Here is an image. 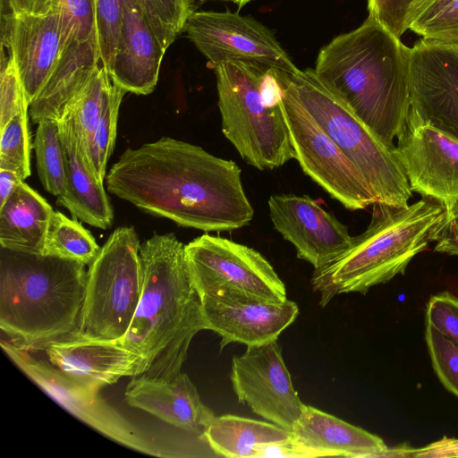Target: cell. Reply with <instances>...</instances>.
<instances>
[{
	"label": "cell",
	"instance_id": "obj_1",
	"mask_svg": "<svg viewBox=\"0 0 458 458\" xmlns=\"http://www.w3.org/2000/svg\"><path fill=\"white\" fill-rule=\"evenodd\" d=\"M234 161L162 137L127 148L106 175L108 192L146 213L205 232L247 225L254 209Z\"/></svg>",
	"mask_w": 458,
	"mask_h": 458
},
{
	"label": "cell",
	"instance_id": "obj_2",
	"mask_svg": "<svg viewBox=\"0 0 458 458\" xmlns=\"http://www.w3.org/2000/svg\"><path fill=\"white\" fill-rule=\"evenodd\" d=\"M410 50L369 15L319 52L314 72L388 147L411 111Z\"/></svg>",
	"mask_w": 458,
	"mask_h": 458
},
{
	"label": "cell",
	"instance_id": "obj_3",
	"mask_svg": "<svg viewBox=\"0 0 458 458\" xmlns=\"http://www.w3.org/2000/svg\"><path fill=\"white\" fill-rule=\"evenodd\" d=\"M141 296L119 341L146 358L151 379L171 381L182 371L194 335L205 330L199 297L191 282L184 245L172 233H154L140 246Z\"/></svg>",
	"mask_w": 458,
	"mask_h": 458
},
{
	"label": "cell",
	"instance_id": "obj_4",
	"mask_svg": "<svg viewBox=\"0 0 458 458\" xmlns=\"http://www.w3.org/2000/svg\"><path fill=\"white\" fill-rule=\"evenodd\" d=\"M86 265L0 247V329L25 351L80 335Z\"/></svg>",
	"mask_w": 458,
	"mask_h": 458
},
{
	"label": "cell",
	"instance_id": "obj_5",
	"mask_svg": "<svg viewBox=\"0 0 458 458\" xmlns=\"http://www.w3.org/2000/svg\"><path fill=\"white\" fill-rule=\"evenodd\" d=\"M446 207L423 198L406 206L372 205L370 223L352 237L336 259L314 269L312 289L325 307L337 294L366 293L403 274L411 260L427 249L442 227Z\"/></svg>",
	"mask_w": 458,
	"mask_h": 458
},
{
	"label": "cell",
	"instance_id": "obj_6",
	"mask_svg": "<svg viewBox=\"0 0 458 458\" xmlns=\"http://www.w3.org/2000/svg\"><path fill=\"white\" fill-rule=\"evenodd\" d=\"M221 127L242 158L259 170L295 159L278 72L239 61L214 67Z\"/></svg>",
	"mask_w": 458,
	"mask_h": 458
},
{
	"label": "cell",
	"instance_id": "obj_7",
	"mask_svg": "<svg viewBox=\"0 0 458 458\" xmlns=\"http://www.w3.org/2000/svg\"><path fill=\"white\" fill-rule=\"evenodd\" d=\"M288 88L361 174L375 203L406 206L412 195L394 148L388 147L317 77L284 74Z\"/></svg>",
	"mask_w": 458,
	"mask_h": 458
},
{
	"label": "cell",
	"instance_id": "obj_8",
	"mask_svg": "<svg viewBox=\"0 0 458 458\" xmlns=\"http://www.w3.org/2000/svg\"><path fill=\"white\" fill-rule=\"evenodd\" d=\"M140 242L133 226L116 228L89 266L80 336L119 340L139 304L143 273Z\"/></svg>",
	"mask_w": 458,
	"mask_h": 458
},
{
	"label": "cell",
	"instance_id": "obj_9",
	"mask_svg": "<svg viewBox=\"0 0 458 458\" xmlns=\"http://www.w3.org/2000/svg\"><path fill=\"white\" fill-rule=\"evenodd\" d=\"M193 286L199 297L281 302L284 282L256 250L232 240L204 233L184 245Z\"/></svg>",
	"mask_w": 458,
	"mask_h": 458
},
{
	"label": "cell",
	"instance_id": "obj_10",
	"mask_svg": "<svg viewBox=\"0 0 458 458\" xmlns=\"http://www.w3.org/2000/svg\"><path fill=\"white\" fill-rule=\"evenodd\" d=\"M279 72L282 106L302 171L332 198L350 210L364 209L375 203L361 174L301 105Z\"/></svg>",
	"mask_w": 458,
	"mask_h": 458
},
{
	"label": "cell",
	"instance_id": "obj_11",
	"mask_svg": "<svg viewBox=\"0 0 458 458\" xmlns=\"http://www.w3.org/2000/svg\"><path fill=\"white\" fill-rule=\"evenodd\" d=\"M1 346L11 360L47 395L76 418L106 437L132 450L157 457H177L138 429L114 407L77 384L50 362L32 357L2 338Z\"/></svg>",
	"mask_w": 458,
	"mask_h": 458
},
{
	"label": "cell",
	"instance_id": "obj_12",
	"mask_svg": "<svg viewBox=\"0 0 458 458\" xmlns=\"http://www.w3.org/2000/svg\"><path fill=\"white\" fill-rule=\"evenodd\" d=\"M183 31L213 68L239 61L290 74L299 72L267 28L238 13L192 12Z\"/></svg>",
	"mask_w": 458,
	"mask_h": 458
},
{
	"label": "cell",
	"instance_id": "obj_13",
	"mask_svg": "<svg viewBox=\"0 0 458 458\" xmlns=\"http://www.w3.org/2000/svg\"><path fill=\"white\" fill-rule=\"evenodd\" d=\"M230 379L239 403L288 431L301 415L304 403L294 389L277 340L247 346L232 360Z\"/></svg>",
	"mask_w": 458,
	"mask_h": 458
},
{
	"label": "cell",
	"instance_id": "obj_14",
	"mask_svg": "<svg viewBox=\"0 0 458 458\" xmlns=\"http://www.w3.org/2000/svg\"><path fill=\"white\" fill-rule=\"evenodd\" d=\"M394 154L412 191L447 207L458 199V139L410 113Z\"/></svg>",
	"mask_w": 458,
	"mask_h": 458
},
{
	"label": "cell",
	"instance_id": "obj_15",
	"mask_svg": "<svg viewBox=\"0 0 458 458\" xmlns=\"http://www.w3.org/2000/svg\"><path fill=\"white\" fill-rule=\"evenodd\" d=\"M411 111L458 139V47L421 38L410 50Z\"/></svg>",
	"mask_w": 458,
	"mask_h": 458
},
{
	"label": "cell",
	"instance_id": "obj_16",
	"mask_svg": "<svg viewBox=\"0 0 458 458\" xmlns=\"http://www.w3.org/2000/svg\"><path fill=\"white\" fill-rule=\"evenodd\" d=\"M72 33L58 11L2 14V47L12 54L29 105L55 70Z\"/></svg>",
	"mask_w": 458,
	"mask_h": 458
},
{
	"label": "cell",
	"instance_id": "obj_17",
	"mask_svg": "<svg viewBox=\"0 0 458 458\" xmlns=\"http://www.w3.org/2000/svg\"><path fill=\"white\" fill-rule=\"evenodd\" d=\"M268 210L274 228L314 269L333 261L352 241L348 227L308 195H271Z\"/></svg>",
	"mask_w": 458,
	"mask_h": 458
},
{
	"label": "cell",
	"instance_id": "obj_18",
	"mask_svg": "<svg viewBox=\"0 0 458 458\" xmlns=\"http://www.w3.org/2000/svg\"><path fill=\"white\" fill-rule=\"evenodd\" d=\"M49 362L72 380L99 393L123 377L146 372L150 363L119 340L77 337L55 342L45 350Z\"/></svg>",
	"mask_w": 458,
	"mask_h": 458
},
{
	"label": "cell",
	"instance_id": "obj_19",
	"mask_svg": "<svg viewBox=\"0 0 458 458\" xmlns=\"http://www.w3.org/2000/svg\"><path fill=\"white\" fill-rule=\"evenodd\" d=\"M199 300L205 327L221 336V349L230 343L253 346L276 341L299 314L297 304L287 299L272 302L205 296Z\"/></svg>",
	"mask_w": 458,
	"mask_h": 458
},
{
	"label": "cell",
	"instance_id": "obj_20",
	"mask_svg": "<svg viewBox=\"0 0 458 458\" xmlns=\"http://www.w3.org/2000/svg\"><path fill=\"white\" fill-rule=\"evenodd\" d=\"M165 52L138 0H123L120 47L108 72L114 83L126 92L150 94Z\"/></svg>",
	"mask_w": 458,
	"mask_h": 458
},
{
	"label": "cell",
	"instance_id": "obj_21",
	"mask_svg": "<svg viewBox=\"0 0 458 458\" xmlns=\"http://www.w3.org/2000/svg\"><path fill=\"white\" fill-rule=\"evenodd\" d=\"M127 403L191 434L203 437L214 412L200 400L194 384L181 372L171 381H159L140 374L132 377L125 393Z\"/></svg>",
	"mask_w": 458,
	"mask_h": 458
},
{
	"label": "cell",
	"instance_id": "obj_22",
	"mask_svg": "<svg viewBox=\"0 0 458 458\" xmlns=\"http://www.w3.org/2000/svg\"><path fill=\"white\" fill-rule=\"evenodd\" d=\"M291 436L314 457H387L390 450L378 436L309 405H304Z\"/></svg>",
	"mask_w": 458,
	"mask_h": 458
},
{
	"label": "cell",
	"instance_id": "obj_23",
	"mask_svg": "<svg viewBox=\"0 0 458 458\" xmlns=\"http://www.w3.org/2000/svg\"><path fill=\"white\" fill-rule=\"evenodd\" d=\"M65 164V189L56 205L68 209L74 218L97 228L112 225L114 210L104 184L92 173L72 123L57 121Z\"/></svg>",
	"mask_w": 458,
	"mask_h": 458
},
{
	"label": "cell",
	"instance_id": "obj_24",
	"mask_svg": "<svg viewBox=\"0 0 458 458\" xmlns=\"http://www.w3.org/2000/svg\"><path fill=\"white\" fill-rule=\"evenodd\" d=\"M100 64L96 45L70 37L55 70L30 105L33 123L43 119L58 121L69 101Z\"/></svg>",
	"mask_w": 458,
	"mask_h": 458
},
{
	"label": "cell",
	"instance_id": "obj_25",
	"mask_svg": "<svg viewBox=\"0 0 458 458\" xmlns=\"http://www.w3.org/2000/svg\"><path fill=\"white\" fill-rule=\"evenodd\" d=\"M51 205L23 181L0 207L1 247L42 254Z\"/></svg>",
	"mask_w": 458,
	"mask_h": 458
},
{
	"label": "cell",
	"instance_id": "obj_26",
	"mask_svg": "<svg viewBox=\"0 0 458 458\" xmlns=\"http://www.w3.org/2000/svg\"><path fill=\"white\" fill-rule=\"evenodd\" d=\"M212 451L228 458H257L264 446L291 438L288 431L272 422L226 414L214 416L203 433Z\"/></svg>",
	"mask_w": 458,
	"mask_h": 458
},
{
	"label": "cell",
	"instance_id": "obj_27",
	"mask_svg": "<svg viewBox=\"0 0 458 458\" xmlns=\"http://www.w3.org/2000/svg\"><path fill=\"white\" fill-rule=\"evenodd\" d=\"M113 84L108 72L100 64L69 101L60 117L72 123L83 153Z\"/></svg>",
	"mask_w": 458,
	"mask_h": 458
},
{
	"label": "cell",
	"instance_id": "obj_28",
	"mask_svg": "<svg viewBox=\"0 0 458 458\" xmlns=\"http://www.w3.org/2000/svg\"><path fill=\"white\" fill-rule=\"evenodd\" d=\"M101 247L91 233L76 219L53 211L42 255L73 260L89 266Z\"/></svg>",
	"mask_w": 458,
	"mask_h": 458
},
{
	"label": "cell",
	"instance_id": "obj_29",
	"mask_svg": "<svg viewBox=\"0 0 458 458\" xmlns=\"http://www.w3.org/2000/svg\"><path fill=\"white\" fill-rule=\"evenodd\" d=\"M33 147L41 184L57 198L65 189V164L56 120L43 119L38 123Z\"/></svg>",
	"mask_w": 458,
	"mask_h": 458
},
{
	"label": "cell",
	"instance_id": "obj_30",
	"mask_svg": "<svg viewBox=\"0 0 458 458\" xmlns=\"http://www.w3.org/2000/svg\"><path fill=\"white\" fill-rule=\"evenodd\" d=\"M125 93L124 89L115 83L113 84L84 151L92 173L103 184L106 175L107 162L115 143L119 109Z\"/></svg>",
	"mask_w": 458,
	"mask_h": 458
},
{
	"label": "cell",
	"instance_id": "obj_31",
	"mask_svg": "<svg viewBox=\"0 0 458 458\" xmlns=\"http://www.w3.org/2000/svg\"><path fill=\"white\" fill-rule=\"evenodd\" d=\"M29 115L17 114L0 128V169L13 171L22 180L31 174Z\"/></svg>",
	"mask_w": 458,
	"mask_h": 458
},
{
	"label": "cell",
	"instance_id": "obj_32",
	"mask_svg": "<svg viewBox=\"0 0 458 458\" xmlns=\"http://www.w3.org/2000/svg\"><path fill=\"white\" fill-rule=\"evenodd\" d=\"M160 43L166 50L183 30L193 12V0H138Z\"/></svg>",
	"mask_w": 458,
	"mask_h": 458
},
{
	"label": "cell",
	"instance_id": "obj_33",
	"mask_svg": "<svg viewBox=\"0 0 458 458\" xmlns=\"http://www.w3.org/2000/svg\"><path fill=\"white\" fill-rule=\"evenodd\" d=\"M94 19L100 62L109 72L120 47L123 0H95Z\"/></svg>",
	"mask_w": 458,
	"mask_h": 458
},
{
	"label": "cell",
	"instance_id": "obj_34",
	"mask_svg": "<svg viewBox=\"0 0 458 458\" xmlns=\"http://www.w3.org/2000/svg\"><path fill=\"white\" fill-rule=\"evenodd\" d=\"M425 340L439 381L458 397V346L429 324H426Z\"/></svg>",
	"mask_w": 458,
	"mask_h": 458
},
{
	"label": "cell",
	"instance_id": "obj_35",
	"mask_svg": "<svg viewBox=\"0 0 458 458\" xmlns=\"http://www.w3.org/2000/svg\"><path fill=\"white\" fill-rule=\"evenodd\" d=\"M0 128L12 117L29 112V102L11 52L2 55L0 72Z\"/></svg>",
	"mask_w": 458,
	"mask_h": 458
},
{
	"label": "cell",
	"instance_id": "obj_36",
	"mask_svg": "<svg viewBox=\"0 0 458 458\" xmlns=\"http://www.w3.org/2000/svg\"><path fill=\"white\" fill-rule=\"evenodd\" d=\"M426 0H368L371 17L398 38L410 30V26Z\"/></svg>",
	"mask_w": 458,
	"mask_h": 458
},
{
	"label": "cell",
	"instance_id": "obj_37",
	"mask_svg": "<svg viewBox=\"0 0 458 458\" xmlns=\"http://www.w3.org/2000/svg\"><path fill=\"white\" fill-rule=\"evenodd\" d=\"M52 3L54 9L61 13L72 37L90 41L98 47L94 0H52Z\"/></svg>",
	"mask_w": 458,
	"mask_h": 458
},
{
	"label": "cell",
	"instance_id": "obj_38",
	"mask_svg": "<svg viewBox=\"0 0 458 458\" xmlns=\"http://www.w3.org/2000/svg\"><path fill=\"white\" fill-rule=\"evenodd\" d=\"M426 324L438 329L458 346V297L449 292L432 295L426 307Z\"/></svg>",
	"mask_w": 458,
	"mask_h": 458
},
{
	"label": "cell",
	"instance_id": "obj_39",
	"mask_svg": "<svg viewBox=\"0 0 458 458\" xmlns=\"http://www.w3.org/2000/svg\"><path fill=\"white\" fill-rule=\"evenodd\" d=\"M413 32L428 41L458 47V0Z\"/></svg>",
	"mask_w": 458,
	"mask_h": 458
},
{
	"label": "cell",
	"instance_id": "obj_40",
	"mask_svg": "<svg viewBox=\"0 0 458 458\" xmlns=\"http://www.w3.org/2000/svg\"><path fill=\"white\" fill-rule=\"evenodd\" d=\"M387 457L454 458L458 457V438L443 437L420 448L398 446L390 449Z\"/></svg>",
	"mask_w": 458,
	"mask_h": 458
},
{
	"label": "cell",
	"instance_id": "obj_41",
	"mask_svg": "<svg viewBox=\"0 0 458 458\" xmlns=\"http://www.w3.org/2000/svg\"><path fill=\"white\" fill-rule=\"evenodd\" d=\"M435 242V251L458 255V199L446 207V215Z\"/></svg>",
	"mask_w": 458,
	"mask_h": 458
},
{
	"label": "cell",
	"instance_id": "obj_42",
	"mask_svg": "<svg viewBox=\"0 0 458 458\" xmlns=\"http://www.w3.org/2000/svg\"><path fill=\"white\" fill-rule=\"evenodd\" d=\"M266 457L304 458L314 457V455L309 450L297 445L291 436V438L288 440L273 443L260 449L257 458Z\"/></svg>",
	"mask_w": 458,
	"mask_h": 458
},
{
	"label": "cell",
	"instance_id": "obj_43",
	"mask_svg": "<svg viewBox=\"0 0 458 458\" xmlns=\"http://www.w3.org/2000/svg\"><path fill=\"white\" fill-rule=\"evenodd\" d=\"M54 10L52 0H2L3 13L40 14Z\"/></svg>",
	"mask_w": 458,
	"mask_h": 458
},
{
	"label": "cell",
	"instance_id": "obj_44",
	"mask_svg": "<svg viewBox=\"0 0 458 458\" xmlns=\"http://www.w3.org/2000/svg\"><path fill=\"white\" fill-rule=\"evenodd\" d=\"M455 0H426L417 11L415 17L410 26V30L414 31L421 27L446 7H448Z\"/></svg>",
	"mask_w": 458,
	"mask_h": 458
},
{
	"label": "cell",
	"instance_id": "obj_45",
	"mask_svg": "<svg viewBox=\"0 0 458 458\" xmlns=\"http://www.w3.org/2000/svg\"><path fill=\"white\" fill-rule=\"evenodd\" d=\"M22 181L15 172L0 169V207L11 197Z\"/></svg>",
	"mask_w": 458,
	"mask_h": 458
},
{
	"label": "cell",
	"instance_id": "obj_46",
	"mask_svg": "<svg viewBox=\"0 0 458 458\" xmlns=\"http://www.w3.org/2000/svg\"><path fill=\"white\" fill-rule=\"evenodd\" d=\"M250 1L251 0H237L236 1V4H238V6L241 8L242 7L243 5H245L247 3H249Z\"/></svg>",
	"mask_w": 458,
	"mask_h": 458
},
{
	"label": "cell",
	"instance_id": "obj_47",
	"mask_svg": "<svg viewBox=\"0 0 458 458\" xmlns=\"http://www.w3.org/2000/svg\"><path fill=\"white\" fill-rule=\"evenodd\" d=\"M193 1H194V0H193ZM231 1H233V2H235V3H236V1H237V0H231Z\"/></svg>",
	"mask_w": 458,
	"mask_h": 458
},
{
	"label": "cell",
	"instance_id": "obj_48",
	"mask_svg": "<svg viewBox=\"0 0 458 458\" xmlns=\"http://www.w3.org/2000/svg\"><path fill=\"white\" fill-rule=\"evenodd\" d=\"M95 1V0H94Z\"/></svg>",
	"mask_w": 458,
	"mask_h": 458
}]
</instances>
